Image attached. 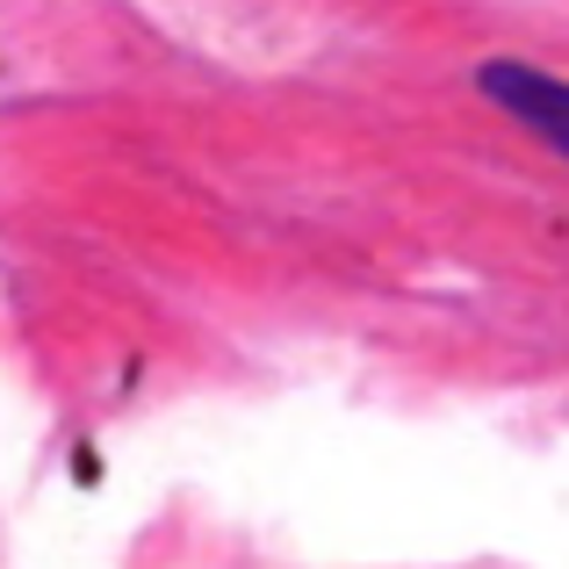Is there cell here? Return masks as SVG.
Instances as JSON below:
<instances>
[{
    "mask_svg": "<svg viewBox=\"0 0 569 569\" xmlns=\"http://www.w3.org/2000/svg\"><path fill=\"white\" fill-rule=\"evenodd\" d=\"M476 80H483V94L498 101L512 123H527L541 144H556V152L569 159V80L533 72V66H519V58H498V66H483Z\"/></svg>",
    "mask_w": 569,
    "mask_h": 569,
    "instance_id": "6da1fadb",
    "label": "cell"
}]
</instances>
